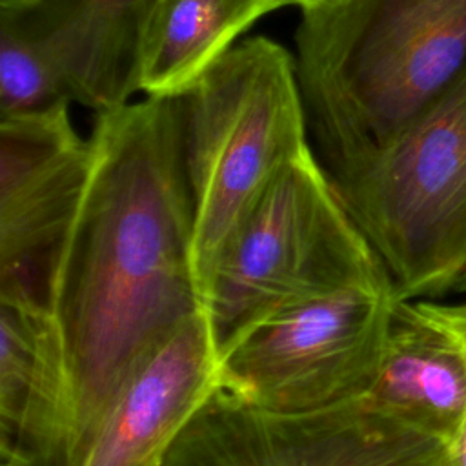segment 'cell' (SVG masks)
<instances>
[{
	"instance_id": "6",
	"label": "cell",
	"mask_w": 466,
	"mask_h": 466,
	"mask_svg": "<svg viewBox=\"0 0 466 466\" xmlns=\"http://www.w3.org/2000/svg\"><path fill=\"white\" fill-rule=\"evenodd\" d=\"M399 299L390 277L284 308L218 353V388L275 413H308L366 395Z\"/></svg>"
},
{
	"instance_id": "16",
	"label": "cell",
	"mask_w": 466,
	"mask_h": 466,
	"mask_svg": "<svg viewBox=\"0 0 466 466\" xmlns=\"http://www.w3.org/2000/svg\"><path fill=\"white\" fill-rule=\"evenodd\" d=\"M450 461L451 466H466V419L455 439L450 442Z\"/></svg>"
},
{
	"instance_id": "1",
	"label": "cell",
	"mask_w": 466,
	"mask_h": 466,
	"mask_svg": "<svg viewBox=\"0 0 466 466\" xmlns=\"http://www.w3.org/2000/svg\"><path fill=\"white\" fill-rule=\"evenodd\" d=\"M89 144L87 184L51 293L73 384L66 461L135 368L204 313L180 96L95 113Z\"/></svg>"
},
{
	"instance_id": "7",
	"label": "cell",
	"mask_w": 466,
	"mask_h": 466,
	"mask_svg": "<svg viewBox=\"0 0 466 466\" xmlns=\"http://www.w3.org/2000/svg\"><path fill=\"white\" fill-rule=\"evenodd\" d=\"M160 466H451L450 442L355 399L275 413L217 388Z\"/></svg>"
},
{
	"instance_id": "9",
	"label": "cell",
	"mask_w": 466,
	"mask_h": 466,
	"mask_svg": "<svg viewBox=\"0 0 466 466\" xmlns=\"http://www.w3.org/2000/svg\"><path fill=\"white\" fill-rule=\"evenodd\" d=\"M204 313L160 342L127 377L66 466H160L198 406L218 388Z\"/></svg>"
},
{
	"instance_id": "12",
	"label": "cell",
	"mask_w": 466,
	"mask_h": 466,
	"mask_svg": "<svg viewBox=\"0 0 466 466\" xmlns=\"http://www.w3.org/2000/svg\"><path fill=\"white\" fill-rule=\"evenodd\" d=\"M360 399L451 442L466 419V351L417 300H399L377 377Z\"/></svg>"
},
{
	"instance_id": "5",
	"label": "cell",
	"mask_w": 466,
	"mask_h": 466,
	"mask_svg": "<svg viewBox=\"0 0 466 466\" xmlns=\"http://www.w3.org/2000/svg\"><path fill=\"white\" fill-rule=\"evenodd\" d=\"M388 277L308 149L291 160L220 251L202 293L217 353L266 317Z\"/></svg>"
},
{
	"instance_id": "17",
	"label": "cell",
	"mask_w": 466,
	"mask_h": 466,
	"mask_svg": "<svg viewBox=\"0 0 466 466\" xmlns=\"http://www.w3.org/2000/svg\"><path fill=\"white\" fill-rule=\"evenodd\" d=\"M277 2H279V5H280V7H286V5H295V7L302 9V7H308L309 4H313L315 0H277Z\"/></svg>"
},
{
	"instance_id": "11",
	"label": "cell",
	"mask_w": 466,
	"mask_h": 466,
	"mask_svg": "<svg viewBox=\"0 0 466 466\" xmlns=\"http://www.w3.org/2000/svg\"><path fill=\"white\" fill-rule=\"evenodd\" d=\"M153 0H0L60 66L73 102L95 113L138 91L137 60Z\"/></svg>"
},
{
	"instance_id": "14",
	"label": "cell",
	"mask_w": 466,
	"mask_h": 466,
	"mask_svg": "<svg viewBox=\"0 0 466 466\" xmlns=\"http://www.w3.org/2000/svg\"><path fill=\"white\" fill-rule=\"evenodd\" d=\"M71 102L69 84L47 47L13 16L0 13V118Z\"/></svg>"
},
{
	"instance_id": "4",
	"label": "cell",
	"mask_w": 466,
	"mask_h": 466,
	"mask_svg": "<svg viewBox=\"0 0 466 466\" xmlns=\"http://www.w3.org/2000/svg\"><path fill=\"white\" fill-rule=\"evenodd\" d=\"M193 197V262L206 280L277 175L306 153L295 56L268 36L237 42L180 96Z\"/></svg>"
},
{
	"instance_id": "18",
	"label": "cell",
	"mask_w": 466,
	"mask_h": 466,
	"mask_svg": "<svg viewBox=\"0 0 466 466\" xmlns=\"http://www.w3.org/2000/svg\"><path fill=\"white\" fill-rule=\"evenodd\" d=\"M455 291H466V277L462 279V282L457 286V289Z\"/></svg>"
},
{
	"instance_id": "3",
	"label": "cell",
	"mask_w": 466,
	"mask_h": 466,
	"mask_svg": "<svg viewBox=\"0 0 466 466\" xmlns=\"http://www.w3.org/2000/svg\"><path fill=\"white\" fill-rule=\"evenodd\" d=\"M322 166L399 300L457 289L466 277V66L390 138Z\"/></svg>"
},
{
	"instance_id": "13",
	"label": "cell",
	"mask_w": 466,
	"mask_h": 466,
	"mask_svg": "<svg viewBox=\"0 0 466 466\" xmlns=\"http://www.w3.org/2000/svg\"><path fill=\"white\" fill-rule=\"evenodd\" d=\"M277 0H153L137 60L146 96H182Z\"/></svg>"
},
{
	"instance_id": "15",
	"label": "cell",
	"mask_w": 466,
	"mask_h": 466,
	"mask_svg": "<svg viewBox=\"0 0 466 466\" xmlns=\"http://www.w3.org/2000/svg\"><path fill=\"white\" fill-rule=\"evenodd\" d=\"M417 304L430 319H433L437 324L448 329L466 351V300L446 304V302L419 299Z\"/></svg>"
},
{
	"instance_id": "10",
	"label": "cell",
	"mask_w": 466,
	"mask_h": 466,
	"mask_svg": "<svg viewBox=\"0 0 466 466\" xmlns=\"http://www.w3.org/2000/svg\"><path fill=\"white\" fill-rule=\"evenodd\" d=\"M71 433L73 384L53 309L0 299V466H64Z\"/></svg>"
},
{
	"instance_id": "2",
	"label": "cell",
	"mask_w": 466,
	"mask_h": 466,
	"mask_svg": "<svg viewBox=\"0 0 466 466\" xmlns=\"http://www.w3.org/2000/svg\"><path fill=\"white\" fill-rule=\"evenodd\" d=\"M295 46L326 164L390 138L453 82L466 66V0H315Z\"/></svg>"
},
{
	"instance_id": "8",
	"label": "cell",
	"mask_w": 466,
	"mask_h": 466,
	"mask_svg": "<svg viewBox=\"0 0 466 466\" xmlns=\"http://www.w3.org/2000/svg\"><path fill=\"white\" fill-rule=\"evenodd\" d=\"M91 166L69 104L0 118V299L51 308L58 262Z\"/></svg>"
}]
</instances>
